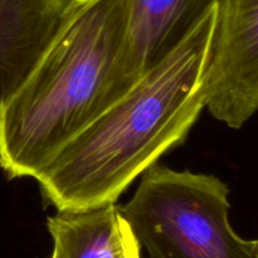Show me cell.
Wrapping results in <instances>:
<instances>
[{
    "label": "cell",
    "instance_id": "cell-1",
    "mask_svg": "<svg viewBox=\"0 0 258 258\" xmlns=\"http://www.w3.org/2000/svg\"><path fill=\"white\" fill-rule=\"evenodd\" d=\"M219 8L42 169L35 180L48 203L58 211L116 203L139 175L185 140L206 107Z\"/></svg>",
    "mask_w": 258,
    "mask_h": 258
},
{
    "label": "cell",
    "instance_id": "cell-2",
    "mask_svg": "<svg viewBox=\"0 0 258 258\" xmlns=\"http://www.w3.org/2000/svg\"><path fill=\"white\" fill-rule=\"evenodd\" d=\"M131 0H70L59 30L0 107V166L34 178L120 97Z\"/></svg>",
    "mask_w": 258,
    "mask_h": 258
},
{
    "label": "cell",
    "instance_id": "cell-3",
    "mask_svg": "<svg viewBox=\"0 0 258 258\" xmlns=\"http://www.w3.org/2000/svg\"><path fill=\"white\" fill-rule=\"evenodd\" d=\"M229 188L214 175L154 164L120 207L149 258H254L229 222Z\"/></svg>",
    "mask_w": 258,
    "mask_h": 258
},
{
    "label": "cell",
    "instance_id": "cell-4",
    "mask_svg": "<svg viewBox=\"0 0 258 258\" xmlns=\"http://www.w3.org/2000/svg\"><path fill=\"white\" fill-rule=\"evenodd\" d=\"M206 107L231 128H241L258 112V0H222Z\"/></svg>",
    "mask_w": 258,
    "mask_h": 258
},
{
    "label": "cell",
    "instance_id": "cell-5",
    "mask_svg": "<svg viewBox=\"0 0 258 258\" xmlns=\"http://www.w3.org/2000/svg\"><path fill=\"white\" fill-rule=\"evenodd\" d=\"M222 0H131L120 96L165 59Z\"/></svg>",
    "mask_w": 258,
    "mask_h": 258
},
{
    "label": "cell",
    "instance_id": "cell-6",
    "mask_svg": "<svg viewBox=\"0 0 258 258\" xmlns=\"http://www.w3.org/2000/svg\"><path fill=\"white\" fill-rule=\"evenodd\" d=\"M70 0H0V107L59 30Z\"/></svg>",
    "mask_w": 258,
    "mask_h": 258
},
{
    "label": "cell",
    "instance_id": "cell-7",
    "mask_svg": "<svg viewBox=\"0 0 258 258\" xmlns=\"http://www.w3.org/2000/svg\"><path fill=\"white\" fill-rule=\"evenodd\" d=\"M47 228L50 258H141L140 244L116 203L62 209L48 218Z\"/></svg>",
    "mask_w": 258,
    "mask_h": 258
},
{
    "label": "cell",
    "instance_id": "cell-8",
    "mask_svg": "<svg viewBox=\"0 0 258 258\" xmlns=\"http://www.w3.org/2000/svg\"><path fill=\"white\" fill-rule=\"evenodd\" d=\"M254 258H258V239L256 241V251H254Z\"/></svg>",
    "mask_w": 258,
    "mask_h": 258
}]
</instances>
